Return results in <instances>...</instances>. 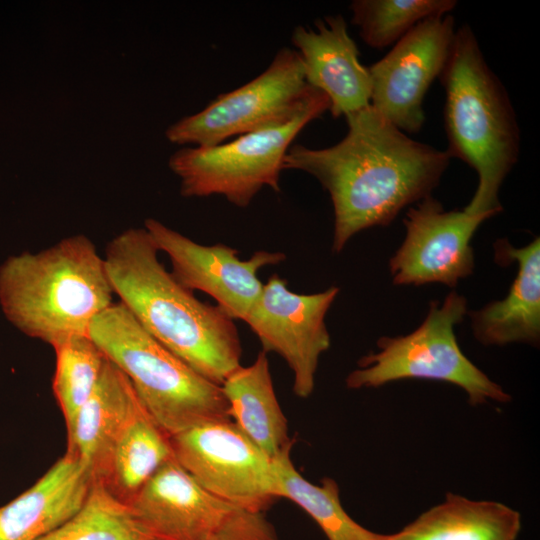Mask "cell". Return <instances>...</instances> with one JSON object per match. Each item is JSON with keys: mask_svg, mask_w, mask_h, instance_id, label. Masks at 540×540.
Masks as SVG:
<instances>
[{"mask_svg": "<svg viewBox=\"0 0 540 540\" xmlns=\"http://www.w3.org/2000/svg\"><path fill=\"white\" fill-rule=\"evenodd\" d=\"M345 119L348 131L337 144L292 145L283 164L284 170L312 175L329 193L334 253L358 232L387 226L402 209L431 196L451 159L446 151L408 137L371 105Z\"/></svg>", "mask_w": 540, "mask_h": 540, "instance_id": "6da1fadb", "label": "cell"}, {"mask_svg": "<svg viewBox=\"0 0 540 540\" xmlns=\"http://www.w3.org/2000/svg\"><path fill=\"white\" fill-rule=\"evenodd\" d=\"M147 230L129 228L106 246L114 291L139 324L208 381L221 386L241 366L234 320L180 285L158 258Z\"/></svg>", "mask_w": 540, "mask_h": 540, "instance_id": "7a4b0ae2", "label": "cell"}, {"mask_svg": "<svg viewBox=\"0 0 540 540\" xmlns=\"http://www.w3.org/2000/svg\"><path fill=\"white\" fill-rule=\"evenodd\" d=\"M438 79L445 90V151L478 176L476 191L463 210L496 215L503 211L500 188L519 159L520 129L508 92L469 25L456 28L450 58Z\"/></svg>", "mask_w": 540, "mask_h": 540, "instance_id": "3957f363", "label": "cell"}, {"mask_svg": "<svg viewBox=\"0 0 540 540\" xmlns=\"http://www.w3.org/2000/svg\"><path fill=\"white\" fill-rule=\"evenodd\" d=\"M104 257L83 234L37 253L10 257L0 267V304L8 320L51 347L89 335L91 323L113 302Z\"/></svg>", "mask_w": 540, "mask_h": 540, "instance_id": "277c9868", "label": "cell"}, {"mask_svg": "<svg viewBox=\"0 0 540 540\" xmlns=\"http://www.w3.org/2000/svg\"><path fill=\"white\" fill-rule=\"evenodd\" d=\"M89 336L128 378L154 421L172 436L194 425L230 419L221 386L153 338L120 302L101 312Z\"/></svg>", "mask_w": 540, "mask_h": 540, "instance_id": "5b68a950", "label": "cell"}, {"mask_svg": "<svg viewBox=\"0 0 540 540\" xmlns=\"http://www.w3.org/2000/svg\"><path fill=\"white\" fill-rule=\"evenodd\" d=\"M330 109L326 94L311 86L288 118L210 147H185L173 153L169 167L180 180L183 197L222 195L247 207L263 188L280 191V174L292 142L311 121Z\"/></svg>", "mask_w": 540, "mask_h": 540, "instance_id": "8992f818", "label": "cell"}, {"mask_svg": "<svg viewBox=\"0 0 540 540\" xmlns=\"http://www.w3.org/2000/svg\"><path fill=\"white\" fill-rule=\"evenodd\" d=\"M467 312L466 298L456 291L442 303L431 301L428 314L416 330L379 338L378 351L359 359L358 368L346 378V386L378 388L398 380L424 379L458 386L472 406L511 401V396L473 364L458 345L454 328Z\"/></svg>", "mask_w": 540, "mask_h": 540, "instance_id": "52a82bcc", "label": "cell"}, {"mask_svg": "<svg viewBox=\"0 0 540 540\" xmlns=\"http://www.w3.org/2000/svg\"><path fill=\"white\" fill-rule=\"evenodd\" d=\"M174 459L213 496L263 512L278 499L270 459L231 419L203 422L170 436Z\"/></svg>", "mask_w": 540, "mask_h": 540, "instance_id": "ba28073f", "label": "cell"}, {"mask_svg": "<svg viewBox=\"0 0 540 540\" xmlns=\"http://www.w3.org/2000/svg\"><path fill=\"white\" fill-rule=\"evenodd\" d=\"M310 89L298 53L285 47L257 77L171 124L165 136L178 145L215 146L288 118Z\"/></svg>", "mask_w": 540, "mask_h": 540, "instance_id": "9c48e42d", "label": "cell"}, {"mask_svg": "<svg viewBox=\"0 0 540 540\" xmlns=\"http://www.w3.org/2000/svg\"><path fill=\"white\" fill-rule=\"evenodd\" d=\"M339 293L331 286L313 294H298L273 274L244 322L258 337L262 351L282 357L293 374V392L309 397L315 386L320 356L330 348L325 316Z\"/></svg>", "mask_w": 540, "mask_h": 540, "instance_id": "30bf717a", "label": "cell"}, {"mask_svg": "<svg viewBox=\"0 0 540 540\" xmlns=\"http://www.w3.org/2000/svg\"><path fill=\"white\" fill-rule=\"evenodd\" d=\"M455 21L450 14L427 18L372 64L371 107L399 130L418 133L425 123V95L450 58Z\"/></svg>", "mask_w": 540, "mask_h": 540, "instance_id": "8fae6325", "label": "cell"}, {"mask_svg": "<svg viewBox=\"0 0 540 540\" xmlns=\"http://www.w3.org/2000/svg\"><path fill=\"white\" fill-rule=\"evenodd\" d=\"M492 213L446 211L431 196L410 207L403 223L405 238L389 261L394 285L440 283L456 287L474 270L471 240Z\"/></svg>", "mask_w": 540, "mask_h": 540, "instance_id": "7c38bea8", "label": "cell"}, {"mask_svg": "<svg viewBox=\"0 0 540 540\" xmlns=\"http://www.w3.org/2000/svg\"><path fill=\"white\" fill-rule=\"evenodd\" d=\"M144 228L159 252L169 257L174 279L188 290L210 295L232 320L244 321L259 298L264 284L258 271L286 259L283 252L261 250L241 260L232 247L199 244L152 218L145 220Z\"/></svg>", "mask_w": 540, "mask_h": 540, "instance_id": "4fadbf2b", "label": "cell"}, {"mask_svg": "<svg viewBox=\"0 0 540 540\" xmlns=\"http://www.w3.org/2000/svg\"><path fill=\"white\" fill-rule=\"evenodd\" d=\"M127 505L154 540H208L235 509L200 486L174 457Z\"/></svg>", "mask_w": 540, "mask_h": 540, "instance_id": "5bb4252c", "label": "cell"}, {"mask_svg": "<svg viewBox=\"0 0 540 540\" xmlns=\"http://www.w3.org/2000/svg\"><path fill=\"white\" fill-rule=\"evenodd\" d=\"M291 40L302 61L307 84L326 94L334 118L346 117L370 105L369 68L361 64L358 47L342 15L317 19L315 29L298 26Z\"/></svg>", "mask_w": 540, "mask_h": 540, "instance_id": "9a60e30c", "label": "cell"}, {"mask_svg": "<svg viewBox=\"0 0 540 540\" xmlns=\"http://www.w3.org/2000/svg\"><path fill=\"white\" fill-rule=\"evenodd\" d=\"M494 255L501 265L515 261L517 275L504 299L467 312L473 335L485 346L525 343L536 347L540 342V238L522 248L499 239Z\"/></svg>", "mask_w": 540, "mask_h": 540, "instance_id": "2e32d148", "label": "cell"}, {"mask_svg": "<svg viewBox=\"0 0 540 540\" xmlns=\"http://www.w3.org/2000/svg\"><path fill=\"white\" fill-rule=\"evenodd\" d=\"M92 483L80 460L65 452L28 489L0 506V540H38L82 506Z\"/></svg>", "mask_w": 540, "mask_h": 540, "instance_id": "e0dca14e", "label": "cell"}, {"mask_svg": "<svg viewBox=\"0 0 540 540\" xmlns=\"http://www.w3.org/2000/svg\"><path fill=\"white\" fill-rule=\"evenodd\" d=\"M140 405L126 375L106 359L93 394L66 430V452L80 460L93 482L102 479L116 441Z\"/></svg>", "mask_w": 540, "mask_h": 540, "instance_id": "ac0fdd59", "label": "cell"}, {"mask_svg": "<svg viewBox=\"0 0 540 540\" xmlns=\"http://www.w3.org/2000/svg\"><path fill=\"white\" fill-rule=\"evenodd\" d=\"M221 389L230 419L270 459L293 446L264 351L251 365L234 370Z\"/></svg>", "mask_w": 540, "mask_h": 540, "instance_id": "d6986e66", "label": "cell"}, {"mask_svg": "<svg viewBox=\"0 0 540 540\" xmlns=\"http://www.w3.org/2000/svg\"><path fill=\"white\" fill-rule=\"evenodd\" d=\"M521 515L496 501L447 493L445 500L382 540H516Z\"/></svg>", "mask_w": 540, "mask_h": 540, "instance_id": "ffe728a7", "label": "cell"}, {"mask_svg": "<svg viewBox=\"0 0 540 540\" xmlns=\"http://www.w3.org/2000/svg\"><path fill=\"white\" fill-rule=\"evenodd\" d=\"M171 458L170 436L141 403L116 441L102 479L95 482H101L113 496L128 504Z\"/></svg>", "mask_w": 540, "mask_h": 540, "instance_id": "44dd1931", "label": "cell"}, {"mask_svg": "<svg viewBox=\"0 0 540 540\" xmlns=\"http://www.w3.org/2000/svg\"><path fill=\"white\" fill-rule=\"evenodd\" d=\"M291 449L292 446L286 448L272 459L278 497L302 508L328 540H382V534L366 529L347 514L334 479L326 477L314 484L304 478L291 460Z\"/></svg>", "mask_w": 540, "mask_h": 540, "instance_id": "7402d4cb", "label": "cell"}, {"mask_svg": "<svg viewBox=\"0 0 540 540\" xmlns=\"http://www.w3.org/2000/svg\"><path fill=\"white\" fill-rule=\"evenodd\" d=\"M38 540H154L127 504L93 482L82 506Z\"/></svg>", "mask_w": 540, "mask_h": 540, "instance_id": "603a6c76", "label": "cell"}, {"mask_svg": "<svg viewBox=\"0 0 540 540\" xmlns=\"http://www.w3.org/2000/svg\"><path fill=\"white\" fill-rule=\"evenodd\" d=\"M53 349L52 389L68 430L93 394L107 358L89 335L70 337Z\"/></svg>", "mask_w": 540, "mask_h": 540, "instance_id": "cb8c5ba5", "label": "cell"}, {"mask_svg": "<svg viewBox=\"0 0 540 540\" xmlns=\"http://www.w3.org/2000/svg\"><path fill=\"white\" fill-rule=\"evenodd\" d=\"M455 0H355L351 22L363 41L375 49L394 45L423 20L447 15Z\"/></svg>", "mask_w": 540, "mask_h": 540, "instance_id": "d4e9b609", "label": "cell"}, {"mask_svg": "<svg viewBox=\"0 0 540 540\" xmlns=\"http://www.w3.org/2000/svg\"><path fill=\"white\" fill-rule=\"evenodd\" d=\"M208 540H279L263 512L233 509Z\"/></svg>", "mask_w": 540, "mask_h": 540, "instance_id": "484cf974", "label": "cell"}]
</instances>
